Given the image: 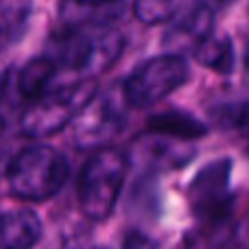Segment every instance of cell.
<instances>
[{
    "label": "cell",
    "instance_id": "obj_16",
    "mask_svg": "<svg viewBox=\"0 0 249 249\" xmlns=\"http://www.w3.org/2000/svg\"><path fill=\"white\" fill-rule=\"evenodd\" d=\"M184 249H225V232L221 225H206V230L190 234Z\"/></svg>",
    "mask_w": 249,
    "mask_h": 249
},
{
    "label": "cell",
    "instance_id": "obj_3",
    "mask_svg": "<svg viewBox=\"0 0 249 249\" xmlns=\"http://www.w3.org/2000/svg\"><path fill=\"white\" fill-rule=\"evenodd\" d=\"M96 99V83L92 79L44 92L39 99L31 101L22 114V133L31 138H44L57 133L72 123L92 101Z\"/></svg>",
    "mask_w": 249,
    "mask_h": 249
},
{
    "label": "cell",
    "instance_id": "obj_15",
    "mask_svg": "<svg viewBox=\"0 0 249 249\" xmlns=\"http://www.w3.org/2000/svg\"><path fill=\"white\" fill-rule=\"evenodd\" d=\"M181 0H136L133 13L142 24H160L175 16Z\"/></svg>",
    "mask_w": 249,
    "mask_h": 249
},
{
    "label": "cell",
    "instance_id": "obj_14",
    "mask_svg": "<svg viewBox=\"0 0 249 249\" xmlns=\"http://www.w3.org/2000/svg\"><path fill=\"white\" fill-rule=\"evenodd\" d=\"M212 121L225 131L249 136V101H234L212 107Z\"/></svg>",
    "mask_w": 249,
    "mask_h": 249
},
{
    "label": "cell",
    "instance_id": "obj_10",
    "mask_svg": "<svg viewBox=\"0 0 249 249\" xmlns=\"http://www.w3.org/2000/svg\"><path fill=\"white\" fill-rule=\"evenodd\" d=\"M151 133H158L164 138H175V140H197V138L206 136V124L201 121H197L195 116L186 112H162L155 114L146 121Z\"/></svg>",
    "mask_w": 249,
    "mask_h": 249
},
{
    "label": "cell",
    "instance_id": "obj_6",
    "mask_svg": "<svg viewBox=\"0 0 249 249\" xmlns=\"http://www.w3.org/2000/svg\"><path fill=\"white\" fill-rule=\"evenodd\" d=\"M230 177H232V162L214 160L203 166L190 184V208L206 225H221L228 221L232 210Z\"/></svg>",
    "mask_w": 249,
    "mask_h": 249
},
{
    "label": "cell",
    "instance_id": "obj_19",
    "mask_svg": "<svg viewBox=\"0 0 249 249\" xmlns=\"http://www.w3.org/2000/svg\"><path fill=\"white\" fill-rule=\"evenodd\" d=\"M245 72L249 77V46H247V53H245Z\"/></svg>",
    "mask_w": 249,
    "mask_h": 249
},
{
    "label": "cell",
    "instance_id": "obj_12",
    "mask_svg": "<svg viewBox=\"0 0 249 249\" xmlns=\"http://www.w3.org/2000/svg\"><path fill=\"white\" fill-rule=\"evenodd\" d=\"M55 61L51 57H35L31 59L20 72L16 74V90L18 96L24 101H35L48 92V83L55 77Z\"/></svg>",
    "mask_w": 249,
    "mask_h": 249
},
{
    "label": "cell",
    "instance_id": "obj_22",
    "mask_svg": "<svg viewBox=\"0 0 249 249\" xmlns=\"http://www.w3.org/2000/svg\"><path fill=\"white\" fill-rule=\"evenodd\" d=\"M94 249H101V247H94Z\"/></svg>",
    "mask_w": 249,
    "mask_h": 249
},
{
    "label": "cell",
    "instance_id": "obj_9",
    "mask_svg": "<svg viewBox=\"0 0 249 249\" xmlns=\"http://www.w3.org/2000/svg\"><path fill=\"white\" fill-rule=\"evenodd\" d=\"M42 236V223L31 210L0 216V249H31Z\"/></svg>",
    "mask_w": 249,
    "mask_h": 249
},
{
    "label": "cell",
    "instance_id": "obj_8",
    "mask_svg": "<svg viewBox=\"0 0 249 249\" xmlns=\"http://www.w3.org/2000/svg\"><path fill=\"white\" fill-rule=\"evenodd\" d=\"M121 131V109L109 96L92 101L81 112V127L77 131L79 142H99Z\"/></svg>",
    "mask_w": 249,
    "mask_h": 249
},
{
    "label": "cell",
    "instance_id": "obj_17",
    "mask_svg": "<svg viewBox=\"0 0 249 249\" xmlns=\"http://www.w3.org/2000/svg\"><path fill=\"white\" fill-rule=\"evenodd\" d=\"M121 249H158V243L142 232H129L124 236Z\"/></svg>",
    "mask_w": 249,
    "mask_h": 249
},
{
    "label": "cell",
    "instance_id": "obj_11",
    "mask_svg": "<svg viewBox=\"0 0 249 249\" xmlns=\"http://www.w3.org/2000/svg\"><path fill=\"white\" fill-rule=\"evenodd\" d=\"M33 0H0V53L18 44L26 33Z\"/></svg>",
    "mask_w": 249,
    "mask_h": 249
},
{
    "label": "cell",
    "instance_id": "obj_1",
    "mask_svg": "<svg viewBox=\"0 0 249 249\" xmlns=\"http://www.w3.org/2000/svg\"><path fill=\"white\" fill-rule=\"evenodd\" d=\"M121 48L123 39L116 31L96 26L92 33L90 24H70L64 31L53 33L46 57H51L59 68L96 74L118 59Z\"/></svg>",
    "mask_w": 249,
    "mask_h": 249
},
{
    "label": "cell",
    "instance_id": "obj_18",
    "mask_svg": "<svg viewBox=\"0 0 249 249\" xmlns=\"http://www.w3.org/2000/svg\"><path fill=\"white\" fill-rule=\"evenodd\" d=\"M197 2L206 4V7H208V9H212V11H219V9L230 7V4L236 2V0H197Z\"/></svg>",
    "mask_w": 249,
    "mask_h": 249
},
{
    "label": "cell",
    "instance_id": "obj_4",
    "mask_svg": "<svg viewBox=\"0 0 249 249\" xmlns=\"http://www.w3.org/2000/svg\"><path fill=\"white\" fill-rule=\"evenodd\" d=\"M127 166V158L118 149H101L86 162L79 179V201L90 219L103 221L109 216L121 195Z\"/></svg>",
    "mask_w": 249,
    "mask_h": 249
},
{
    "label": "cell",
    "instance_id": "obj_20",
    "mask_svg": "<svg viewBox=\"0 0 249 249\" xmlns=\"http://www.w3.org/2000/svg\"><path fill=\"white\" fill-rule=\"evenodd\" d=\"M232 249H247V247H232Z\"/></svg>",
    "mask_w": 249,
    "mask_h": 249
},
{
    "label": "cell",
    "instance_id": "obj_7",
    "mask_svg": "<svg viewBox=\"0 0 249 249\" xmlns=\"http://www.w3.org/2000/svg\"><path fill=\"white\" fill-rule=\"evenodd\" d=\"M212 26H214V11L201 2H195L168 29L164 44L175 48V51H181V48H193L195 51L203 39L212 35Z\"/></svg>",
    "mask_w": 249,
    "mask_h": 249
},
{
    "label": "cell",
    "instance_id": "obj_21",
    "mask_svg": "<svg viewBox=\"0 0 249 249\" xmlns=\"http://www.w3.org/2000/svg\"><path fill=\"white\" fill-rule=\"evenodd\" d=\"M0 129H2V118H0Z\"/></svg>",
    "mask_w": 249,
    "mask_h": 249
},
{
    "label": "cell",
    "instance_id": "obj_5",
    "mask_svg": "<svg viewBox=\"0 0 249 249\" xmlns=\"http://www.w3.org/2000/svg\"><path fill=\"white\" fill-rule=\"evenodd\" d=\"M188 74V64L179 55L153 57L124 81V101L131 107H149L184 86Z\"/></svg>",
    "mask_w": 249,
    "mask_h": 249
},
{
    "label": "cell",
    "instance_id": "obj_13",
    "mask_svg": "<svg viewBox=\"0 0 249 249\" xmlns=\"http://www.w3.org/2000/svg\"><path fill=\"white\" fill-rule=\"evenodd\" d=\"M195 59L201 66L221 74H230L234 70V46L230 37H216L210 35L193 51Z\"/></svg>",
    "mask_w": 249,
    "mask_h": 249
},
{
    "label": "cell",
    "instance_id": "obj_2",
    "mask_svg": "<svg viewBox=\"0 0 249 249\" xmlns=\"http://www.w3.org/2000/svg\"><path fill=\"white\" fill-rule=\"evenodd\" d=\"M68 177V162L53 146H29L20 151L7 171L9 188L16 197L44 201L61 190Z\"/></svg>",
    "mask_w": 249,
    "mask_h": 249
}]
</instances>
